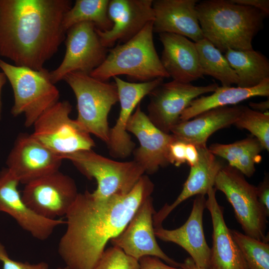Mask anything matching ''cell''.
Returning a JSON list of instances; mask_svg holds the SVG:
<instances>
[{"label": "cell", "mask_w": 269, "mask_h": 269, "mask_svg": "<svg viewBox=\"0 0 269 269\" xmlns=\"http://www.w3.org/2000/svg\"><path fill=\"white\" fill-rule=\"evenodd\" d=\"M154 188L149 177L143 175L125 195L98 198L88 190L79 193L65 215L67 228L58 246L65 267L93 269L108 242L123 231Z\"/></svg>", "instance_id": "1"}, {"label": "cell", "mask_w": 269, "mask_h": 269, "mask_svg": "<svg viewBox=\"0 0 269 269\" xmlns=\"http://www.w3.org/2000/svg\"><path fill=\"white\" fill-rule=\"evenodd\" d=\"M70 0H0V56L35 70L65 40L64 16Z\"/></svg>", "instance_id": "2"}, {"label": "cell", "mask_w": 269, "mask_h": 269, "mask_svg": "<svg viewBox=\"0 0 269 269\" xmlns=\"http://www.w3.org/2000/svg\"><path fill=\"white\" fill-rule=\"evenodd\" d=\"M204 38L221 52L253 49L254 37L263 28L266 13L230 0H206L196 6Z\"/></svg>", "instance_id": "3"}, {"label": "cell", "mask_w": 269, "mask_h": 269, "mask_svg": "<svg viewBox=\"0 0 269 269\" xmlns=\"http://www.w3.org/2000/svg\"><path fill=\"white\" fill-rule=\"evenodd\" d=\"M151 21L132 39L109 50L104 62L90 75L102 81L123 75L139 82L169 78L156 51Z\"/></svg>", "instance_id": "4"}, {"label": "cell", "mask_w": 269, "mask_h": 269, "mask_svg": "<svg viewBox=\"0 0 269 269\" xmlns=\"http://www.w3.org/2000/svg\"><path fill=\"white\" fill-rule=\"evenodd\" d=\"M63 80L76 97L77 123L83 130L107 144L110 133L108 115L119 101L115 83L102 81L81 72L69 73Z\"/></svg>", "instance_id": "5"}, {"label": "cell", "mask_w": 269, "mask_h": 269, "mask_svg": "<svg viewBox=\"0 0 269 269\" xmlns=\"http://www.w3.org/2000/svg\"><path fill=\"white\" fill-rule=\"evenodd\" d=\"M0 68L13 92L11 113L14 117L23 114L26 127L33 126L45 111L59 101V91L51 81L48 70L16 66L1 59Z\"/></svg>", "instance_id": "6"}, {"label": "cell", "mask_w": 269, "mask_h": 269, "mask_svg": "<svg viewBox=\"0 0 269 269\" xmlns=\"http://www.w3.org/2000/svg\"><path fill=\"white\" fill-rule=\"evenodd\" d=\"M72 162L89 179L94 178L97 187L92 192L98 198L130 192L145 172L136 161L119 162L100 155L92 149L77 151L61 156Z\"/></svg>", "instance_id": "7"}, {"label": "cell", "mask_w": 269, "mask_h": 269, "mask_svg": "<svg viewBox=\"0 0 269 269\" xmlns=\"http://www.w3.org/2000/svg\"><path fill=\"white\" fill-rule=\"evenodd\" d=\"M214 187L226 196L245 234L268 242L266 231L269 213L258 199L257 186L249 183L237 169L228 165H223L218 172Z\"/></svg>", "instance_id": "8"}, {"label": "cell", "mask_w": 269, "mask_h": 269, "mask_svg": "<svg viewBox=\"0 0 269 269\" xmlns=\"http://www.w3.org/2000/svg\"><path fill=\"white\" fill-rule=\"evenodd\" d=\"M72 105L68 101H58L45 111L34 122L32 136L61 156L91 150L95 143L70 114Z\"/></svg>", "instance_id": "9"}, {"label": "cell", "mask_w": 269, "mask_h": 269, "mask_svg": "<svg viewBox=\"0 0 269 269\" xmlns=\"http://www.w3.org/2000/svg\"><path fill=\"white\" fill-rule=\"evenodd\" d=\"M65 53L59 66L49 72L53 84L63 80L68 74L81 72L90 74L105 60L108 48L101 43L95 24L83 22L66 32Z\"/></svg>", "instance_id": "10"}, {"label": "cell", "mask_w": 269, "mask_h": 269, "mask_svg": "<svg viewBox=\"0 0 269 269\" xmlns=\"http://www.w3.org/2000/svg\"><path fill=\"white\" fill-rule=\"evenodd\" d=\"M78 193L74 180L59 170L25 184L21 194L35 213L54 220L66 215Z\"/></svg>", "instance_id": "11"}, {"label": "cell", "mask_w": 269, "mask_h": 269, "mask_svg": "<svg viewBox=\"0 0 269 269\" xmlns=\"http://www.w3.org/2000/svg\"><path fill=\"white\" fill-rule=\"evenodd\" d=\"M218 87L216 83L195 86L174 80L163 82L149 94L147 116L158 129L170 134L171 129L180 121L181 114L192 101L213 92Z\"/></svg>", "instance_id": "12"}, {"label": "cell", "mask_w": 269, "mask_h": 269, "mask_svg": "<svg viewBox=\"0 0 269 269\" xmlns=\"http://www.w3.org/2000/svg\"><path fill=\"white\" fill-rule=\"evenodd\" d=\"M155 212L153 199L149 196L138 208L123 231L111 242L137 261L143 257L153 256L170 266L179 267V263L165 254L156 240L153 225Z\"/></svg>", "instance_id": "13"}, {"label": "cell", "mask_w": 269, "mask_h": 269, "mask_svg": "<svg viewBox=\"0 0 269 269\" xmlns=\"http://www.w3.org/2000/svg\"><path fill=\"white\" fill-rule=\"evenodd\" d=\"M63 160L31 134H21L16 138L6 164L19 183L25 185L59 171Z\"/></svg>", "instance_id": "14"}, {"label": "cell", "mask_w": 269, "mask_h": 269, "mask_svg": "<svg viewBox=\"0 0 269 269\" xmlns=\"http://www.w3.org/2000/svg\"><path fill=\"white\" fill-rule=\"evenodd\" d=\"M113 79L117 87L121 109L115 125L110 129L107 145L110 155L124 158L133 152L135 146L126 130L133 112L145 96L163 83L164 79L157 78L143 82H127L118 76L114 77Z\"/></svg>", "instance_id": "15"}, {"label": "cell", "mask_w": 269, "mask_h": 269, "mask_svg": "<svg viewBox=\"0 0 269 269\" xmlns=\"http://www.w3.org/2000/svg\"><path fill=\"white\" fill-rule=\"evenodd\" d=\"M126 130L134 134L140 146L133 151L134 160L145 172L153 174L160 167L167 166L170 144L176 139L171 134L160 130L150 121L139 104L128 121Z\"/></svg>", "instance_id": "16"}, {"label": "cell", "mask_w": 269, "mask_h": 269, "mask_svg": "<svg viewBox=\"0 0 269 269\" xmlns=\"http://www.w3.org/2000/svg\"><path fill=\"white\" fill-rule=\"evenodd\" d=\"M152 0H110L108 14L113 22L109 30L96 27L102 44L113 47L116 42L125 43L138 33L149 22L153 21Z\"/></svg>", "instance_id": "17"}, {"label": "cell", "mask_w": 269, "mask_h": 269, "mask_svg": "<svg viewBox=\"0 0 269 269\" xmlns=\"http://www.w3.org/2000/svg\"><path fill=\"white\" fill-rule=\"evenodd\" d=\"M19 182L6 168L0 172V212L13 218L18 225L33 238L46 240L59 226L61 219H48L39 216L24 202L18 190Z\"/></svg>", "instance_id": "18"}, {"label": "cell", "mask_w": 269, "mask_h": 269, "mask_svg": "<svg viewBox=\"0 0 269 269\" xmlns=\"http://www.w3.org/2000/svg\"><path fill=\"white\" fill-rule=\"evenodd\" d=\"M206 201L205 195H196L190 214L183 225L173 230L162 226L154 228V231L160 240L175 243L184 249L197 266L209 269L211 249L206 241L203 226Z\"/></svg>", "instance_id": "19"}, {"label": "cell", "mask_w": 269, "mask_h": 269, "mask_svg": "<svg viewBox=\"0 0 269 269\" xmlns=\"http://www.w3.org/2000/svg\"><path fill=\"white\" fill-rule=\"evenodd\" d=\"M197 0H154L153 32L180 35L196 42L204 38L198 19Z\"/></svg>", "instance_id": "20"}, {"label": "cell", "mask_w": 269, "mask_h": 269, "mask_svg": "<svg viewBox=\"0 0 269 269\" xmlns=\"http://www.w3.org/2000/svg\"><path fill=\"white\" fill-rule=\"evenodd\" d=\"M216 191L214 187L211 188L206 201V208L210 213L213 226L209 269H249L226 225L223 208L216 199Z\"/></svg>", "instance_id": "21"}, {"label": "cell", "mask_w": 269, "mask_h": 269, "mask_svg": "<svg viewBox=\"0 0 269 269\" xmlns=\"http://www.w3.org/2000/svg\"><path fill=\"white\" fill-rule=\"evenodd\" d=\"M163 46L161 63L172 80L191 83L203 77L195 43L174 33L159 34Z\"/></svg>", "instance_id": "22"}, {"label": "cell", "mask_w": 269, "mask_h": 269, "mask_svg": "<svg viewBox=\"0 0 269 269\" xmlns=\"http://www.w3.org/2000/svg\"><path fill=\"white\" fill-rule=\"evenodd\" d=\"M196 148L199 153L197 162L190 167L189 175L176 200L170 205L166 203L153 215L154 228L162 226L163 221L182 202L194 195H205L211 188L214 187L215 178L223 165L207 145Z\"/></svg>", "instance_id": "23"}, {"label": "cell", "mask_w": 269, "mask_h": 269, "mask_svg": "<svg viewBox=\"0 0 269 269\" xmlns=\"http://www.w3.org/2000/svg\"><path fill=\"white\" fill-rule=\"evenodd\" d=\"M242 108V106L235 105L209 110L189 120L179 121L172 127L170 133L177 139L196 147L206 145L214 133L234 125Z\"/></svg>", "instance_id": "24"}, {"label": "cell", "mask_w": 269, "mask_h": 269, "mask_svg": "<svg viewBox=\"0 0 269 269\" xmlns=\"http://www.w3.org/2000/svg\"><path fill=\"white\" fill-rule=\"evenodd\" d=\"M269 96V78L252 88L218 87L208 96H199L191 101L182 112L180 121L189 120L210 109L236 105L254 97Z\"/></svg>", "instance_id": "25"}, {"label": "cell", "mask_w": 269, "mask_h": 269, "mask_svg": "<svg viewBox=\"0 0 269 269\" xmlns=\"http://www.w3.org/2000/svg\"><path fill=\"white\" fill-rule=\"evenodd\" d=\"M208 149L215 156L226 159L229 165L250 177L256 171L255 164L262 159L260 153L264 148L257 138L250 136L230 144L215 143Z\"/></svg>", "instance_id": "26"}, {"label": "cell", "mask_w": 269, "mask_h": 269, "mask_svg": "<svg viewBox=\"0 0 269 269\" xmlns=\"http://www.w3.org/2000/svg\"><path fill=\"white\" fill-rule=\"evenodd\" d=\"M224 56L237 75V87H254L269 78V61L261 52L229 49Z\"/></svg>", "instance_id": "27"}, {"label": "cell", "mask_w": 269, "mask_h": 269, "mask_svg": "<svg viewBox=\"0 0 269 269\" xmlns=\"http://www.w3.org/2000/svg\"><path fill=\"white\" fill-rule=\"evenodd\" d=\"M109 2V0H76L64 16L63 29L67 32L76 24L90 22L102 31L110 30L113 24L108 14Z\"/></svg>", "instance_id": "28"}, {"label": "cell", "mask_w": 269, "mask_h": 269, "mask_svg": "<svg viewBox=\"0 0 269 269\" xmlns=\"http://www.w3.org/2000/svg\"><path fill=\"white\" fill-rule=\"evenodd\" d=\"M195 43L204 75L219 80L223 87L237 85V75L219 49L205 38Z\"/></svg>", "instance_id": "29"}, {"label": "cell", "mask_w": 269, "mask_h": 269, "mask_svg": "<svg viewBox=\"0 0 269 269\" xmlns=\"http://www.w3.org/2000/svg\"><path fill=\"white\" fill-rule=\"evenodd\" d=\"M249 269H269V244L230 230Z\"/></svg>", "instance_id": "30"}, {"label": "cell", "mask_w": 269, "mask_h": 269, "mask_svg": "<svg viewBox=\"0 0 269 269\" xmlns=\"http://www.w3.org/2000/svg\"><path fill=\"white\" fill-rule=\"evenodd\" d=\"M233 125L249 131L259 140L264 149L269 150V112L261 113L242 106L241 114Z\"/></svg>", "instance_id": "31"}, {"label": "cell", "mask_w": 269, "mask_h": 269, "mask_svg": "<svg viewBox=\"0 0 269 269\" xmlns=\"http://www.w3.org/2000/svg\"><path fill=\"white\" fill-rule=\"evenodd\" d=\"M93 269H139L138 261L127 255L120 248L113 246L105 250Z\"/></svg>", "instance_id": "32"}, {"label": "cell", "mask_w": 269, "mask_h": 269, "mask_svg": "<svg viewBox=\"0 0 269 269\" xmlns=\"http://www.w3.org/2000/svg\"><path fill=\"white\" fill-rule=\"evenodd\" d=\"M0 261L2 264V269H48L46 262H41L36 264L16 261L10 259L4 248L0 247Z\"/></svg>", "instance_id": "33"}, {"label": "cell", "mask_w": 269, "mask_h": 269, "mask_svg": "<svg viewBox=\"0 0 269 269\" xmlns=\"http://www.w3.org/2000/svg\"><path fill=\"white\" fill-rule=\"evenodd\" d=\"M186 143L176 139L169 145L168 149V161L169 163L177 167L186 162Z\"/></svg>", "instance_id": "34"}, {"label": "cell", "mask_w": 269, "mask_h": 269, "mask_svg": "<svg viewBox=\"0 0 269 269\" xmlns=\"http://www.w3.org/2000/svg\"><path fill=\"white\" fill-rule=\"evenodd\" d=\"M139 269H182L165 264L155 257L145 256L138 260Z\"/></svg>", "instance_id": "35"}, {"label": "cell", "mask_w": 269, "mask_h": 269, "mask_svg": "<svg viewBox=\"0 0 269 269\" xmlns=\"http://www.w3.org/2000/svg\"><path fill=\"white\" fill-rule=\"evenodd\" d=\"M258 199L269 213V182L268 177H266L264 181L257 186Z\"/></svg>", "instance_id": "36"}, {"label": "cell", "mask_w": 269, "mask_h": 269, "mask_svg": "<svg viewBox=\"0 0 269 269\" xmlns=\"http://www.w3.org/2000/svg\"><path fill=\"white\" fill-rule=\"evenodd\" d=\"M232 2L252 7L260 10L267 15L269 14V0H230Z\"/></svg>", "instance_id": "37"}, {"label": "cell", "mask_w": 269, "mask_h": 269, "mask_svg": "<svg viewBox=\"0 0 269 269\" xmlns=\"http://www.w3.org/2000/svg\"><path fill=\"white\" fill-rule=\"evenodd\" d=\"M186 162L190 167L194 165L199 159V153L196 147L191 143H186Z\"/></svg>", "instance_id": "38"}, {"label": "cell", "mask_w": 269, "mask_h": 269, "mask_svg": "<svg viewBox=\"0 0 269 269\" xmlns=\"http://www.w3.org/2000/svg\"><path fill=\"white\" fill-rule=\"evenodd\" d=\"M250 108L254 111L261 113L269 112V100L262 101L260 102L255 103L251 102L249 103Z\"/></svg>", "instance_id": "39"}, {"label": "cell", "mask_w": 269, "mask_h": 269, "mask_svg": "<svg viewBox=\"0 0 269 269\" xmlns=\"http://www.w3.org/2000/svg\"><path fill=\"white\" fill-rule=\"evenodd\" d=\"M179 267L182 269H207L197 266L190 257L186 258L183 263H179Z\"/></svg>", "instance_id": "40"}, {"label": "cell", "mask_w": 269, "mask_h": 269, "mask_svg": "<svg viewBox=\"0 0 269 269\" xmlns=\"http://www.w3.org/2000/svg\"><path fill=\"white\" fill-rule=\"evenodd\" d=\"M6 77L3 72H0V120L2 117V102L1 100V93L3 86L6 81Z\"/></svg>", "instance_id": "41"}, {"label": "cell", "mask_w": 269, "mask_h": 269, "mask_svg": "<svg viewBox=\"0 0 269 269\" xmlns=\"http://www.w3.org/2000/svg\"><path fill=\"white\" fill-rule=\"evenodd\" d=\"M57 269H69L67 267H63V268L59 267Z\"/></svg>", "instance_id": "42"}]
</instances>
